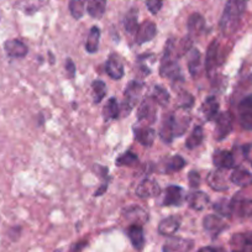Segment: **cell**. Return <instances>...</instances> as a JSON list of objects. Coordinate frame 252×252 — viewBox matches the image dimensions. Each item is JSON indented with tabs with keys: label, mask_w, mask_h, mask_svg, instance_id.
Segmentation results:
<instances>
[{
	"label": "cell",
	"mask_w": 252,
	"mask_h": 252,
	"mask_svg": "<svg viewBox=\"0 0 252 252\" xmlns=\"http://www.w3.org/2000/svg\"><path fill=\"white\" fill-rule=\"evenodd\" d=\"M246 8L247 0H227L219 24L225 37H230L236 32Z\"/></svg>",
	"instance_id": "cell-1"
},
{
	"label": "cell",
	"mask_w": 252,
	"mask_h": 252,
	"mask_svg": "<svg viewBox=\"0 0 252 252\" xmlns=\"http://www.w3.org/2000/svg\"><path fill=\"white\" fill-rule=\"evenodd\" d=\"M159 74L162 77L171 79H182L181 68H179L178 56L176 53V45L173 38H169L164 46V53L161 61Z\"/></svg>",
	"instance_id": "cell-2"
},
{
	"label": "cell",
	"mask_w": 252,
	"mask_h": 252,
	"mask_svg": "<svg viewBox=\"0 0 252 252\" xmlns=\"http://www.w3.org/2000/svg\"><path fill=\"white\" fill-rule=\"evenodd\" d=\"M144 84L140 83L137 81L130 82L127 88H126L125 93H124V103H123V114L124 115H129L130 111L136 104L137 99H139L140 94H141Z\"/></svg>",
	"instance_id": "cell-3"
},
{
	"label": "cell",
	"mask_w": 252,
	"mask_h": 252,
	"mask_svg": "<svg viewBox=\"0 0 252 252\" xmlns=\"http://www.w3.org/2000/svg\"><path fill=\"white\" fill-rule=\"evenodd\" d=\"M156 101L154 100L152 96L144 99V101L140 105L139 111H137V119H139V123L144 124V125L149 126L151 124H154L156 121Z\"/></svg>",
	"instance_id": "cell-4"
},
{
	"label": "cell",
	"mask_w": 252,
	"mask_h": 252,
	"mask_svg": "<svg viewBox=\"0 0 252 252\" xmlns=\"http://www.w3.org/2000/svg\"><path fill=\"white\" fill-rule=\"evenodd\" d=\"M240 125L245 130L252 131V95H247L242 99L237 106Z\"/></svg>",
	"instance_id": "cell-5"
},
{
	"label": "cell",
	"mask_w": 252,
	"mask_h": 252,
	"mask_svg": "<svg viewBox=\"0 0 252 252\" xmlns=\"http://www.w3.org/2000/svg\"><path fill=\"white\" fill-rule=\"evenodd\" d=\"M232 131V116L229 111L220 114L217 118V129H215V139L218 141L224 140Z\"/></svg>",
	"instance_id": "cell-6"
},
{
	"label": "cell",
	"mask_w": 252,
	"mask_h": 252,
	"mask_svg": "<svg viewBox=\"0 0 252 252\" xmlns=\"http://www.w3.org/2000/svg\"><path fill=\"white\" fill-rule=\"evenodd\" d=\"M159 194H161V188L154 179H145L136 188V195L142 199L158 197Z\"/></svg>",
	"instance_id": "cell-7"
},
{
	"label": "cell",
	"mask_w": 252,
	"mask_h": 252,
	"mask_svg": "<svg viewBox=\"0 0 252 252\" xmlns=\"http://www.w3.org/2000/svg\"><path fill=\"white\" fill-rule=\"evenodd\" d=\"M230 244L234 252H252V231L235 234Z\"/></svg>",
	"instance_id": "cell-8"
},
{
	"label": "cell",
	"mask_w": 252,
	"mask_h": 252,
	"mask_svg": "<svg viewBox=\"0 0 252 252\" xmlns=\"http://www.w3.org/2000/svg\"><path fill=\"white\" fill-rule=\"evenodd\" d=\"M193 241L182 237H171L163 245V252H189L193 249Z\"/></svg>",
	"instance_id": "cell-9"
},
{
	"label": "cell",
	"mask_w": 252,
	"mask_h": 252,
	"mask_svg": "<svg viewBox=\"0 0 252 252\" xmlns=\"http://www.w3.org/2000/svg\"><path fill=\"white\" fill-rule=\"evenodd\" d=\"M157 33V28L152 21H144L141 25L137 29L136 33H135V40L139 45L146 43L149 41L154 40V37Z\"/></svg>",
	"instance_id": "cell-10"
},
{
	"label": "cell",
	"mask_w": 252,
	"mask_h": 252,
	"mask_svg": "<svg viewBox=\"0 0 252 252\" xmlns=\"http://www.w3.org/2000/svg\"><path fill=\"white\" fill-rule=\"evenodd\" d=\"M187 28H188V37L190 40H194V38L199 37L203 33L205 29V20L200 14L194 13L190 15V18L188 19V24H187Z\"/></svg>",
	"instance_id": "cell-11"
},
{
	"label": "cell",
	"mask_w": 252,
	"mask_h": 252,
	"mask_svg": "<svg viewBox=\"0 0 252 252\" xmlns=\"http://www.w3.org/2000/svg\"><path fill=\"white\" fill-rule=\"evenodd\" d=\"M184 200L183 188L178 186H169L166 188V195L163 199L164 207H179Z\"/></svg>",
	"instance_id": "cell-12"
},
{
	"label": "cell",
	"mask_w": 252,
	"mask_h": 252,
	"mask_svg": "<svg viewBox=\"0 0 252 252\" xmlns=\"http://www.w3.org/2000/svg\"><path fill=\"white\" fill-rule=\"evenodd\" d=\"M208 184L210 186V188H213L217 192H225L229 189L227 186V179L225 177L224 169L219 168L217 171H212L208 176Z\"/></svg>",
	"instance_id": "cell-13"
},
{
	"label": "cell",
	"mask_w": 252,
	"mask_h": 252,
	"mask_svg": "<svg viewBox=\"0 0 252 252\" xmlns=\"http://www.w3.org/2000/svg\"><path fill=\"white\" fill-rule=\"evenodd\" d=\"M105 71L113 79H121L124 77V64L118 55H111L105 63Z\"/></svg>",
	"instance_id": "cell-14"
},
{
	"label": "cell",
	"mask_w": 252,
	"mask_h": 252,
	"mask_svg": "<svg viewBox=\"0 0 252 252\" xmlns=\"http://www.w3.org/2000/svg\"><path fill=\"white\" fill-rule=\"evenodd\" d=\"M134 135L135 139L144 146H151L155 141V136H156L155 130L146 125L136 126L134 129Z\"/></svg>",
	"instance_id": "cell-15"
},
{
	"label": "cell",
	"mask_w": 252,
	"mask_h": 252,
	"mask_svg": "<svg viewBox=\"0 0 252 252\" xmlns=\"http://www.w3.org/2000/svg\"><path fill=\"white\" fill-rule=\"evenodd\" d=\"M179 226H181V219L178 217H172L166 218L162 220L158 225V232L163 236H172L178 231Z\"/></svg>",
	"instance_id": "cell-16"
},
{
	"label": "cell",
	"mask_w": 252,
	"mask_h": 252,
	"mask_svg": "<svg viewBox=\"0 0 252 252\" xmlns=\"http://www.w3.org/2000/svg\"><path fill=\"white\" fill-rule=\"evenodd\" d=\"M159 136L164 144H171L174 137V127H173V114H167L164 115L162 121L161 130H159Z\"/></svg>",
	"instance_id": "cell-17"
},
{
	"label": "cell",
	"mask_w": 252,
	"mask_h": 252,
	"mask_svg": "<svg viewBox=\"0 0 252 252\" xmlns=\"http://www.w3.org/2000/svg\"><path fill=\"white\" fill-rule=\"evenodd\" d=\"M5 52L8 53V56L13 58H23L28 55V47H26L25 43L21 42L20 40H9L6 41L5 45Z\"/></svg>",
	"instance_id": "cell-18"
},
{
	"label": "cell",
	"mask_w": 252,
	"mask_h": 252,
	"mask_svg": "<svg viewBox=\"0 0 252 252\" xmlns=\"http://www.w3.org/2000/svg\"><path fill=\"white\" fill-rule=\"evenodd\" d=\"M213 162H214V164L218 168L221 169L232 168L235 164L234 156H232L231 152L224 151V150L214 152V155H213Z\"/></svg>",
	"instance_id": "cell-19"
},
{
	"label": "cell",
	"mask_w": 252,
	"mask_h": 252,
	"mask_svg": "<svg viewBox=\"0 0 252 252\" xmlns=\"http://www.w3.org/2000/svg\"><path fill=\"white\" fill-rule=\"evenodd\" d=\"M218 48H219V42L218 41H213L208 47L207 58H205V69H207L209 77L213 76L215 68H217L218 63Z\"/></svg>",
	"instance_id": "cell-20"
},
{
	"label": "cell",
	"mask_w": 252,
	"mask_h": 252,
	"mask_svg": "<svg viewBox=\"0 0 252 252\" xmlns=\"http://www.w3.org/2000/svg\"><path fill=\"white\" fill-rule=\"evenodd\" d=\"M127 235H129V239L130 241H131L132 246L136 250H139V251H141V250L144 249L145 245V235L141 225H131V226L127 229Z\"/></svg>",
	"instance_id": "cell-21"
},
{
	"label": "cell",
	"mask_w": 252,
	"mask_h": 252,
	"mask_svg": "<svg viewBox=\"0 0 252 252\" xmlns=\"http://www.w3.org/2000/svg\"><path fill=\"white\" fill-rule=\"evenodd\" d=\"M187 200H188L189 207L194 210H198V212L205 209L208 207V204H209V197H208V194H205L204 192H199V190L190 193Z\"/></svg>",
	"instance_id": "cell-22"
},
{
	"label": "cell",
	"mask_w": 252,
	"mask_h": 252,
	"mask_svg": "<svg viewBox=\"0 0 252 252\" xmlns=\"http://www.w3.org/2000/svg\"><path fill=\"white\" fill-rule=\"evenodd\" d=\"M202 111L204 114L205 120H215L218 118V114H219V101L217 100V98L215 96H209V98L205 99L202 106Z\"/></svg>",
	"instance_id": "cell-23"
},
{
	"label": "cell",
	"mask_w": 252,
	"mask_h": 252,
	"mask_svg": "<svg viewBox=\"0 0 252 252\" xmlns=\"http://www.w3.org/2000/svg\"><path fill=\"white\" fill-rule=\"evenodd\" d=\"M203 225H204V229L207 230L208 232L215 235V236H217V235L225 227V224L224 221H222L221 218L214 214L207 215V217L204 218V220H203Z\"/></svg>",
	"instance_id": "cell-24"
},
{
	"label": "cell",
	"mask_w": 252,
	"mask_h": 252,
	"mask_svg": "<svg viewBox=\"0 0 252 252\" xmlns=\"http://www.w3.org/2000/svg\"><path fill=\"white\" fill-rule=\"evenodd\" d=\"M137 18H139V10L136 8L130 9L126 13L125 19H124V28H125L127 33H136L137 29H139V24H137Z\"/></svg>",
	"instance_id": "cell-25"
},
{
	"label": "cell",
	"mask_w": 252,
	"mask_h": 252,
	"mask_svg": "<svg viewBox=\"0 0 252 252\" xmlns=\"http://www.w3.org/2000/svg\"><path fill=\"white\" fill-rule=\"evenodd\" d=\"M230 181L239 187H247L252 184V174L245 169H235L230 176Z\"/></svg>",
	"instance_id": "cell-26"
},
{
	"label": "cell",
	"mask_w": 252,
	"mask_h": 252,
	"mask_svg": "<svg viewBox=\"0 0 252 252\" xmlns=\"http://www.w3.org/2000/svg\"><path fill=\"white\" fill-rule=\"evenodd\" d=\"M106 8V0H89L87 11L94 19L103 18Z\"/></svg>",
	"instance_id": "cell-27"
},
{
	"label": "cell",
	"mask_w": 252,
	"mask_h": 252,
	"mask_svg": "<svg viewBox=\"0 0 252 252\" xmlns=\"http://www.w3.org/2000/svg\"><path fill=\"white\" fill-rule=\"evenodd\" d=\"M189 121H190V118H189L187 114H182V115H178V114H173V127H174V136H182V135L186 132V130L188 129Z\"/></svg>",
	"instance_id": "cell-28"
},
{
	"label": "cell",
	"mask_w": 252,
	"mask_h": 252,
	"mask_svg": "<svg viewBox=\"0 0 252 252\" xmlns=\"http://www.w3.org/2000/svg\"><path fill=\"white\" fill-rule=\"evenodd\" d=\"M200 52L197 48H190L188 56V69L193 77H197L200 71Z\"/></svg>",
	"instance_id": "cell-29"
},
{
	"label": "cell",
	"mask_w": 252,
	"mask_h": 252,
	"mask_svg": "<svg viewBox=\"0 0 252 252\" xmlns=\"http://www.w3.org/2000/svg\"><path fill=\"white\" fill-rule=\"evenodd\" d=\"M99 40H100V30L96 26H93L89 31V35L87 37L86 50L89 53H95L99 47Z\"/></svg>",
	"instance_id": "cell-30"
},
{
	"label": "cell",
	"mask_w": 252,
	"mask_h": 252,
	"mask_svg": "<svg viewBox=\"0 0 252 252\" xmlns=\"http://www.w3.org/2000/svg\"><path fill=\"white\" fill-rule=\"evenodd\" d=\"M119 113H120V106H119L118 100L115 98H110L103 109L104 119L106 121L114 120V119L118 118Z\"/></svg>",
	"instance_id": "cell-31"
},
{
	"label": "cell",
	"mask_w": 252,
	"mask_h": 252,
	"mask_svg": "<svg viewBox=\"0 0 252 252\" xmlns=\"http://www.w3.org/2000/svg\"><path fill=\"white\" fill-rule=\"evenodd\" d=\"M203 140H204V134H203L202 126H195L194 130H193L192 134H190V136L188 137V140H187L186 142L187 149H195V147H198L202 144Z\"/></svg>",
	"instance_id": "cell-32"
},
{
	"label": "cell",
	"mask_w": 252,
	"mask_h": 252,
	"mask_svg": "<svg viewBox=\"0 0 252 252\" xmlns=\"http://www.w3.org/2000/svg\"><path fill=\"white\" fill-rule=\"evenodd\" d=\"M184 166H186V161H184L181 156L176 155V156L171 157V158H168L166 162H164L163 172H166V173L178 172L181 171Z\"/></svg>",
	"instance_id": "cell-33"
},
{
	"label": "cell",
	"mask_w": 252,
	"mask_h": 252,
	"mask_svg": "<svg viewBox=\"0 0 252 252\" xmlns=\"http://www.w3.org/2000/svg\"><path fill=\"white\" fill-rule=\"evenodd\" d=\"M124 214L127 219H136V224L140 225V222H144L147 220V213L142 208L139 207H130L124 210Z\"/></svg>",
	"instance_id": "cell-34"
},
{
	"label": "cell",
	"mask_w": 252,
	"mask_h": 252,
	"mask_svg": "<svg viewBox=\"0 0 252 252\" xmlns=\"http://www.w3.org/2000/svg\"><path fill=\"white\" fill-rule=\"evenodd\" d=\"M154 100L156 101L158 105L167 106L169 104V93L166 88L162 86H155L154 88Z\"/></svg>",
	"instance_id": "cell-35"
},
{
	"label": "cell",
	"mask_w": 252,
	"mask_h": 252,
	"mask_svg": "<svg viewBox=\"0 0 252 252\" xmlns=\"http://www.w3.org/2000/svg\"><path fill=\"white\" fill-rule=\"evenodd\" d=\"M87 0H69V11L74 19H81L86 11Z\"/></svg>",
	"instance_id": "cell-36"
},
{
	"label": "cell",
	"mask_w": 252,
	"mask_h": 252,
	"mask_svg": "<svg viewBox=\"0 0 252 252\" xmlns=\"http://www.w3.org/2000/svg\"><path fill=\"white\" fill-rule=\"evenodd\" d=\"M92 91H93L94 103L99 104L106 95V87L103 81H94L92 84Z\"/></svg>",
	"instance_id": "cell-37"
},
{
	"label": "cell",
	"mask_w": 252,
	"mask_h": 252,
	"mask_svg": "<svg viewBox=\"0 0 252 252\" xmlns=\"http://www.w3.org/2000/svg\"><path fill=\"white\" fill-rule=\"evenodd\" d=\"M214 209L217 210L218 214L222 215V217H231L232 214V202H229V200H220V202L215 203Z\"/></svg>",
	"instance_id": "cell-38"
},
{
	"label": "cell",
	"mask_w": 252,
	"mask_h": 252,
	"mask_svg": "<svg viewBox=\"0 0 252 252\" xmlns=\"http://www.w3.org/2000/svg\"><path fill=\"white\" fill-rule=\"evenodd\" d=\"M137 161H139L137 155H135L131 151H127L116 159V164L118 166H134L135 163H137Z\"/></svg>",
	"instance_id": "cell-39"
},
{
	"label": "cell",
	"mask_w": 252,
	"mask_h": 252,
	"mask_svg": "<svg viewBox=\"0 0 252 252\" xmlns=\"http://www.w3.org/2000/svg\"><path fill=\"white\" fill-rule=\"evenodd\" d=\"M193 103H194V99H193V96L190 94L183 93L179 96V106L182 109H189L193 105Z\"/></svg>",
	"instance_id": "cell-40"
},
{
	"label": "cell",
	"mask_w": 252,
	"mask_h": 252,
	"mask_svg": "<svg viewBox=\"0 0 252 252\" xmlns=\"http://www.w3.org/2000/svg\"><path fill=\"white\" fill-rule=\"evenodd\" d=\"M162 4H163V0H146L147 9L150 10V13L156 15L162 8Z\"/></svg>",
	"instance_id": "cell-41"
},
{
	"label": "cell",
	"mask_w": 252,
	"mask_h": 252,
	"mask_svg": "<svg viewBox=\"0 0 252 252\" xmlns=\"http://www.w3.org/2000/svg\"><path fill=\"white\" fill-rule=\"evenodd\" d=\"M188 182L190 188H198L200 186V176L197 171H190L188 174Z\"/></svg>",
	"instance_id": "cell-42"
},
{
	"label": "cell",
	"mask_w": 252,
	"mask_h": 252,
	"mask_svg": "<svg viewBox=\"0 0 252 252\" xmlns=\"http://www.w3.org/2000/svg\"><path fill=\"white\" fill-rule=\"evenodd\" d=\"M66 71L71 78L72 77H74V74H76V67H74V63L73 61L69 60V58L66 61Z\"/></svg>",
	"instance_id": "cell-43"
},
{
	"label": "cell",
	"mask_w": 252,
	"mask_h": 252,
	"mask_svg": "<svg viewBox=\"0 0 252 252\" xmlns=\"http://www.w3.org/2000/svg\"><path fill=\"white\" fill-rule=\"evenodd\" d=\"M106 189H108V183H106V182H104V183L101 184L100 188H99L98 190H96V192L94 193V195H95V197H100V195L103 194L104 192H105Z\"/></svg>",
	"instance_id": "cell-44"
},
{
	"label": "cell",
	"mask_w": 252,
	"mask_h": 252,
	"mask_svg": "<svg viewBox=\"0 0 252 252\" xmlns=\"http://www.w3.org/2000/svg\"><path fill=\"white\" fill-rule=\"evenodd\" d=\"M198 252H218V251L215 249H213V247H202Z\"/></svg>",
	"instance_id": "cell-45"
},
{
	"label": "cell",
	"mask_w": 252,
	"mask_h": 252,
	"mask_svg": "<svg viewBox=\"0 0 252 252\" xmlns=\"http://www.w3.org/2000/svg\"><path fill=\"white\" fill-rule=\"evenodd\" d=\"M249 159H250V162H251V163H252V154L249 156Z\"/></svg>",
	"instance_id": "cell-46"
}]
</instances>
